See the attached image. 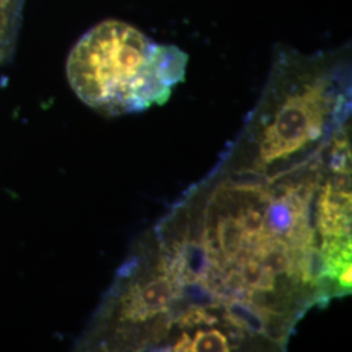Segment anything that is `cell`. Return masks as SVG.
<instances>
[{
    "instance_id": "obj_6",
    "label": "cell",
    "mask_w": 352,
    "mask_h": 352,
    "mask_svg": "<svg viewBox=\"0 0 352 352\" xmlns=\"http://www.w3.org/2000/svg\"><path fill=\"white\" fill-rule=\"evenodd\" d=\"M227 320L251 333H265L264 314L253 304L245 300H228L226 305Z\"/></svg>"
},
{
    "instance_id": "obj_9",
    "label": "cell",
    "mask_w": 352,
    "mask_h": 352,
    "mask_svg": "<svg viewBox=\"0 0 352 352\" xmlns=\"http://www.w3.org/2000/svg\"><path fill=\"white\" fill-rule=\"evenodd\" d=\"M180 327H195L199 325H213L218 322L217 317L206 312L202 307H193L183 312L177 320Z\"/></svg>"
},
{
    "instance_id": "obj_7",
    "label": "cell",
    "mask_w": 352,
    "mask_h": 352,
    "mask_svg": "<svg viewBox=\"0 0 352 352\" xmlns=\"http://www.w3.org/2000/svg\"><path fill=\"white\" fill-rule=\"evenodd\" d=\"M244 286L248 289L264 292L274 289V274L260 264L254 257H250L236 266Z\"/></svg>"
},
{
    "instance_id": "obj_10",
    "label": "cell",
    "mask_w": 352,
    "mask_h": 352,
    "mask_svg": "<svg viewBox=\"0 0 352 352\" xmlns=\"http://www.w3.org/2000/svg\"><path fill=\"white\" fill-rule=\"evenodd\" d=\"M338 282H340V286L343 287V289H350L351 287V265H349V266H346L342 272L340 273V276H338Z\"/></svg>"
},
{
    "instance_id": "obj_8",
    "label": "cell",
    "mask_w": 352,
    "mask_h": 352,
    "mask_svg": "<svg viewBox=\"0 0 352 352\" xmlns=\"http://www.w3.org/2000/svg\"><path fill=\"white\" fill-rule=\"evenodd\" d=\"M190 351L227 352L230 351V344L226 336L219 330L197 331L196 338L192 340Z\"/></svg>"
},
{
    "instance_id": "obj_11",
    "label": "cell",
    "mask_w": 352,
    "mask_h": 352,
    "mask_svg": "<svg viewBox=\"0 0 352 352\" xmlns=\"http://www.w3.org/2000/svg\"><path fill=\"white\" fill-rule=\"evenodd\" d=\"M190 347H192V340H190V337H189L187 333H184L182 337H180V340H177V343H176L175 346H174V351H190Z\"/></svg>"
},
{
    "instance_id": "obj_1",
    "label": "cell",
    "mask_w": 352,
    "mask_h": 352,
    "mask_svg": "<svg viewBox=\"0 0 352 352\" xmlns=\"http://www.w3.org/2000/svg\"><path fill=\"white\" fill-rule=\"evenodd\" d=\"M188 54L157 43L118 20L91 28L78 39L67 62L77 97L102 113H138L164 104L183 82Z\"/></svg>"
},
{
    "instance_id": "obj_3",
    "label": "cell",
    "mask_w": 352,
    "mask_h": 352,
    "mask_svg": "<svg viewBox=\"0 0 352 352\" xmlns=\"http://www.w3.org/2000/svg\"><path fill=\"white\" fill-rule=\"evenodd\" d=\"M252 256L274 276L291 274L292 272L289 245L282 238L263 235L254 243Z\"/></svg>"
},
{
    "instance_id": "obj_2",
    "label": "cell",
    "mask_w": 352,
    "mask_h": 352,
    "mask_svg": "<svg viewBox=\"0 0 352 352\" xmlns=\"http://www.w3.org/2000/svg\"><path fill=\"white\" fill-rule=\"evenodd\" d=\"M318 230L324 236L351 235V193L327 187L318 201Z\"/></svg>"
},
{
    "instance_id": "obj_4",
    "label": "cell",
    "mask_w": 352,
    "mask_h": 352,
    "mask_svg": "<svg viewBox=\"0 0 352 352\" xmlns=\"http://www.w3.org/2000/svg\"><path fill=\"white\" fill-rule=\"evenodd\" d=\"M24 0H0V64L12 54Z\"/></svg>"
},
{
    "instance_id": "obj_5",
    "label": "cell",
    "mask_w": 352,
    "mask_h": 352,
    "mask_svg": "<svg viewBox=\"0 0 352 352\" xmlns=\"http://www.w3.org/2000/svg\"><path fill=\"white\" fill-rule=\"evenodd\" d=\"M215 236L218 240V245L225 257L226 265L232 263L234 257L243 247L244 240V230L241 226L239 218L234 217H223L219 222L215 231Z\"/></svg>"
}]
</instances>
